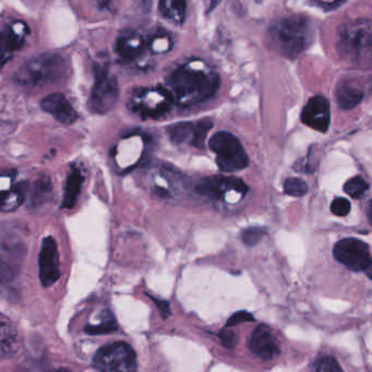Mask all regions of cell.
<instances>
[{
	"label": "cell",
	"mask_w": 372,
	"mask_h": 372,
	"mask_svg": "<svg viewBox=\"0 0 372 372\" xmlns=\"http://www.w3.org/2000/svg\"><path fill=\"white\" fill-rule=\"evenodd\" d=\"M312 369L320 372L342 371L341 366H339L337 360H334L333 357H324V358H321L318 362H315Z\"/></svg>",
	"instance_id": "cell-30"
},
{
	"label": "cell",
	"mask_w": 372,
	"mask_h": 372,
	"mask_svg": "<svg viewBox=\"0 0 372 372\" xmlns=\"http://www.w3.org/2000/svg\"><path fill=\"white\" fill-rule=\"evenodd\" d=\"M250 349L256 356L262 360H274L280 354V347L273 337L269 326L261 324L254 330L249 341Z\"/></svg>",
	"instance_id": "cell-14"
},
{
	"label": "cell",
	"mask_w": 372,
	"mask_h": 372,
	"mask_svg": "<svg viewBox=\"0 0 372 372\" xmlns=\"http://www.w3.org/2000/svg\"><path fill=\"white\" fill-rule=\"evenodd\" d=\"M332 213L337 216H346L351 212V203L347 199L337 198L334 199L331 204Z\"/></svg>",
	"instance_id": "cell-31"
},
{
	"label": "cell",
	"mask_w": 372,
	"mask_h": 372,
	"mask_svg": "<svg viewBox=\"0 0 372 372\" xmlns=\"http://www.w3.org/2000/svg\"><path fill=\"white\" fill-rule=\"evenodd\" d=\"M159 12L172 24H182L186 18V0H159Z\"/></svg>",
	"instance_id": "cell-22"
},
{
	"label": "cell",
	"mask_w": 372,
	"mask_h": 372,
	"mask_svg": "<svg viewBox=\"0 0 372 372\" xmlns=\"http://www.w3.org/2000/svg\"><path fill=\"white\" fill-rule=\"evenodd\" d=\"M252 321H254V317L252 316L251 313L247 312V311H238L229 319L226 326L231 328V326H237V324L252 322Z\"/></svg>",
	"instance_id": "cell-32"
},
{
	"label": "cell",
	"mask_w": 372,
	"mask_h": 372,
	"mask_svg": "<svg viewBox=\"0 0 372 372\" xmlns=\"http://www.w3.org/2000/svg\"><path fill=\"white\" fill-rule=\"evenodd\" d=\"M53 199L52 182L47 176H42L37 178L34 184L31 193V204L33 209L43 208L48 204Z\"/></svg>",
	"instance_id": "cell-21"
},
{
	"label": "cell",
	"mask_w": 372,
	"mask_h": 372,
	"mask_svg": "<svg viewBox=\"0 0 372 372\" xmlns=\"http://www.w3.org/2000/svg\"><path fill=\"white\" fill-rule=\"evenodd\" d=\"M28 193V182L21 181L1 193V211L12 212L24 202Z\"/></svg>",
	"instance_id": "cell-18"
},
{
	"label": "cell",
	"mask_w": 372,
	"mask_h": 372,
	"mask_svg": "<svg viewBox=\"0 0 372 372\" xmlns=\"http://www.w3.org/2000/svg\"><path fill=\"white\" fill-rule=\"evenodd\" d=\"M44 111L64 125H71L78 118L77 112L62 93H54L41 102Z\"/></svg>",
	"instance_id": "cell-15"
},
{
	"label": "cell",
	"mask_w": 372,
	"mask_h": 372,
	"mask_svg": "<svg viewBox=\"0 0 372 372\" xmlns=\"http://www.w3.org/2000/svg\"><path fill=\"white\" fill-rule=\"evenodd\" d=\"M284 191L286 195L301 198L308 193L309 187L303 180L299 178H287L284 182Z\"/></svg>",
	"instance_id": "cell-27"
},
{
	"label": "cell",
	"mask_w": 372,
	"mask_h": 372,
	"mask_svg": "<svg viewBox=\"0 0 372 372\" xmlns=\"http://www.w3.org/2000/svg\"><path fill=\"white\" fill-rule=\"evenodd\" d=\"M96 83L91 92L90 106L96 114H106L113 109L119 96V89L115 78L108 75L106 67L96 66L94 69Z\"/></svg>",
	"instance_id": "cell-9"
},
{
	"label": "cell",
	"mask_w": 372,
	"mask_h": 372,
	"mask_svg": "<svg viewBox=\"0 0 372 372\" xmlns=\"http://www.w3.org/2000/svg\"><path fill=\"white\" fill-rule=\"evenodd\" d=\"M69 71V64L62 55L42 54L21 66L16 81L24 87H46L67 79Z\"/></svg>",
	"instance_id": "cell-4"
},
{
	"label": "cell",
	"mask_w": 372,
	"mask_h": 372,
	"mask_svg": "<svg viewBox=\"0 0 372 372\" xmlns=\"http://www.w3.org/2000/svg\"><path fill=\"white\" fill-rule=\"evenodd\" d=\"M195 191L209 200L234 204L244 198L248 193V187L239 178L212 176L199 181Z\"/></svg>",
	"instance_id": "cell-7"
},
{
	"label": "cell",
	"mask_w": 372,
	"mask_h": 372,
	"mask_svg": "<svg viewBox=\"0 0 372 372\" xmlns=\"http://www.w3.org/2000/svg\"><path fill=\"white\" fill-rule=\"evenodd\" d=\"M83 177L82 172L80 170H72L69 172L64 187V200L62 206L64 209H72L76 206L78 198H79L81 188H82Z\"/></svg>",
	"instance_id": "cell-19"
},
{
	"label": "cell",
	"mask_w": 372,
	"mask_h": 372,
	"mask_svg": "<svg viewBox=\"0 0 372 372\" xmlns=\"http://www.w3.org/2000/svg\"><path fill=\"white\" fill-rule=\"evenodd\" d=\"M209 145L215 153L216 164L222 172H238L249 165V159L242 142L234 134L220 131L210 139Z\"/></svg>",
	"instance_id": "cell-5"
},
{
	"label": "cell",
	"mask_w": 372,
	"mask_h": 372,
	"mask_svg": "<svg viewBox=\"0 0 372 372\" xmlns=\"http://www.w3.org/2000/svg\"><path fill=\"white\" fill-rule=\"evenodd\" d=\"M18 348V334L8 319L1 317V342L0 354L3 358H9Z\"/></svg>",
	"instance_id": "cell-20"
},
{
	"label": "cell",
	"mask_w": 372,
	"mask_h": 372,
	"mask_svg": "<svg viewBox=\"0 0 372 372\" xmlns=\"http://www.w3.org/2000/svg\"><path fill=\"white\" fill-rule=\"evenodd\" d=\"M220 3V0H211V6L210 9H209V11L213 10L214 8H215L216 6Z\"/></svg>",
	"instance_id": "cell-38"
},
{
	"label": "cell",
	"mask_w": 372,
	"mask_h": 372,
	"mask_svg": "<svg viewBox=\"0 0 372 372\" xmlns=\"http://www.w3.org/2000/svg\"><path fill=\"white\" fill-rule=\"evenodd\" d=\"M265 231L261 227H249L244 231L242 233V242L247 245V246H254L261 240L262 237L265 236Z\"/></svg>",
	"instance_id": "cell-29"
},
{
	"label": "cell",
	"mask_w": 372,
	"mask_h": 372,
	"mask_svg": "<svg viewBox=\"0 0 372 372\" xmlns=\"http://www.w3.org/2000/svg\"><path fill=\"white\" fill-rule=\"evenodd\" d=\"M213 127V121L210 118L201 119L195 123V141L193 147L203 149L206 143L209 131Z\"/></svg>",
	"instance_id": "cell-28"
},
{
	"label": "cell",
	"mask_w": 372,
	"mask_h": 372,
	"mask_svg": "<svg viewBox=\"0 0 372 372\" xmlns=\"http://www.w3.org/2000/svg\"><path fill=\"white\" fill-rule=\"evenodd\" d=\"M167 134L175 144L195 145V123H178L167 128Z\"/></svg>",
	"instance_id": "cell-23"
},
{
	"label": "cell",
	"mask_w": 372,
	"mask_h": 372,
	"mask_svg": "<svg viewBox=\"0 0 372 372\" xmlns=\"http://www.w3.org/2000/svg\"><path fill=\"white\" fill-rule=\"evenodd\" d=\"M337 48L345 60L357 67H372V22L367 19L348 21L337 33Z\"/></svg>",
	"instance_id": "cell-3"
},
{
	"label": "cell",
	"mask_w": 372,
	"mask_h": 372,
	"mask_svg": "<svg viewBox=\"0 0 372 372\" xmlns=\"http://www.w3.org/2000/svg\"><path fill=\"white\" fill-rule=\"evenodd\" d=\"M316 168L317 163L313 161L312 154H309L305 159H301L295 166V170H298V172H305V174H311Z\"/></svg>",
	"instance_id": "cell-33"
},
{
	"label": "cell",
	"mask_w": 372,
	"mask_h": 372,
	"mask_svg": "<svg viewBox=\"0 0 372 372\" xmlns=\"http://www.w3.org/2000/svg\"><path fill=\"white\" fill-rule=\"evenodd\" d=\"M368 215H369V221L371 222L372 224V201L370 202L369 204V210H368Z\"/></svg>",
	"instance_id": "cell-39"
},
{
	"label": "cell",
	"mask_w": 372,
	"mask_h": 372,
	"mask_svg": "<svg viewBox=\"0 0 372 372\" xmlns=\"http://www.w3.org/2000/svg\"><path fill=\"white\" fill-rule=\"evenodd\" d=\"M335 98H337L339 107L343 109H351L360 104L364 98V92L353 83L348 81H342L337 85Z\"/></svg>",
	"instance_id": "cell-17"
},
{
	"label": "cell",
	"mask_w": 372,
	"mask_h": 372,
	"mask_svg": "<svg viewBox=\"0 0 372 372\" xmlns=\"http://www.w3.org/2000/svg\"><path fill=\"white\" fill-rule=\"evenodd\" d=\"M117 328L118 326H117L115 317L109 311H103L98 324L87 326L85 331L90 335H105V334L117 331Z\"/></svg>",
	"instance_id": "cell-25"
},
{
	"label": "cell",
	"mask_w": 372,
	"mask_h": 372,
	"mask_svg": "<svg viewBox=\"0 0 372 372\" xmlns=\"http://www.w3.org/2000/svg\"><path fill=\"white\" fill-rule=\"evenodd\" d=\"M145 182L159 198L175 199L187 191L185 175L166 163H155L145 172Z\"/></svg>",
	"instance_id": "cell-6"
},
{
	"label": "cell",
	"mask_w": 372,
	"mask_h": 372,
	"mask_svg": "<svg viewBox=\"0 0 372 372\" xmlns=\"http://www.w3.org/2000/svg\"><path fill=\"white\" fill-rule=\"evenodd\" d=\"M93 367L100 371H134L138 367L136 355L132 347L123 342L98 349L92 360Z\"/></svg>",
	"instance_id": "cell-8"
},
{
	"label": "cell",
	"mask_w": 372,
	"mask_h": 372,
	"mask_svg": "<svg viewBox=\"0 0 372 372\" xmlns=\"http://www.w3.org/2000/svg\"><path fill=\"white\" fill-rule=\"evenodd\" d=\"M152 3L153 0H134V5L142 13H149L151 11Z\"/></svg>",
	"instance_id": "cell-35"
},
{
	"label": "cell",
	"mask_w": 372,
	"mask_h": 372,
	"mask_svg": "<svg viewBox=\"0 0 372 372\" xmlns=\"http://www.w3.org/2000/svg\"><path fill=\"white\" fill-rule=\"evenodd\" d=\"M39 280L44 287L54 285L60 277V263L56 240L52 236L42 242L39 256Z\"/></svg>",
	"instance_id": "cell-12"
},
{
	"label": "cell",
	"mask_w": 372,
	"mask_h": 372,
	"mask_svg": "<svg viewBox=\"0 0 372 372\" xmlns=\"http://www.w3.org/2000/svg\"><path fill=\"white\" fill-rule=\"evenodd\" d=\"M315 1H317L319 5L322 6L324 8H333V7L339 5L344 0H315Z\"/></svg>",
	"instance_id": "cell-37"
},
{
	"label": "cell",
	"mask_w": 372,
	"mask_h": 372,
	"mask_svg": "<svg viewBox=\"0 0 372 372\" xmlns=\"http://www.w3.org/2000/svg\"><path fill=\"white\" fill-rule=\"evenodd\" d=\"M330 104L324 96H316L308 100L301 112V121L319 132H326L330 126Z\"/></svg>",
	"instance_id": "cell-13"
},
{
	"label": "cell",
	"mask_w": 372,
	"mask_h": 372,
	"mask_svg": "<svg viewBox=\"0 0 372 372\" xmlns=\"http://www.w3.org/2000/svg\"><path fill=\"white\" fill-rule=\"evenodd\" d=\"M220 76L202 62H191L175 70L167 79L175 103L191 106L215 96L220 89Z\"/></svg>",
	"instance_id": "cell-1"
},
{
	"label": "cell",
	"mask_w": 372,
	"mask_h": 372,
	"mask_svg": "<svg viewBox=\"0 0 372 372\" xmlns=\"http://www.w3.org/2000/svg\"><path fill=\"white\" fill-rule=\"evenodd\" d=\"M18 24L16 26H8L3 31L1 37V54H3V62L5 64L6 57L11 53L16 52L17 49L22 46L24 42V36L19 33Z\"/></svg>",
	"instance_id": "cell-24"
},
{
	"label": "cell",
	"mask_w": 372,
	"mask_h": 372,
	"mask_svg": "<svg viewBox=\"0 0 372 372\" xmlns=\"http://www.w3.org/2000/svg\"><path fill=\"white\" fill-rule=\"evenodd\" d=\"M144 48V39L136 34L121 36L116 43V52L125 60H136L143 53Z\"/></svg>",
	"instance_id": "cell-16"
},
{
	"label": "cell",
	"mask_w": 372,
	"mask_h": 372,
	"mask_svg": "<svg viewBox=\"0 0 372 372\" xmlns=\"http://www.w3.org/2000/svg\"><path fill=\"white\" fill-rule=\"evenodd\" d=\"M174 98L167 89L139 91L131 100L134 113L143 118H159L170 111L174 104Z\"/></svg>",
	"instance_id": "cell-11"
},
{
	"label": "cell",
	"mask_w": 372,
	"mask_h": 372,
	"mask_svg": "<svg viewBox=\"0 0 372 372\" xmlns=\"http://www.w3.org/2000/svg\"><path fill=\"white\" fill-rule=\"evenodd\" d=\"M368 189H369L368 182L360 176L351 178L344 185L345 193L354 199L362 198V195L367 193Z\"/></svg>",
	"instance_id": "cell-26"
},
{
	"label": "cell",
	"mask_w": 372,
	"mask_h": 372,
	"mask_svg": "<svg viewBox=\"0 0 372 372\" xmlns=\"http://www.w3.org/2000/svg\"><path fill=\"white\" fill-rule=\"evenodd\" d=\"M153 301H155V305L159 307V310H161V312L163 313V317H164V318H167V317L170 316V305H168V303H167V301H159V299H157V298H153Z\"/></svg>",
	"instance_id": "cell-36"
},
{
	"label": "cell",
	"mask_w": 372,
	"mask_h": 372,
	"mask_svg": "<svg viewBox=\"0 0 372 372\" xmlns=\"http://www.w3.org/2000/svg\"><path fill=\"white\" fill-rule=\"evenodd\" d=\"M220 339H221L222 344L226 347V348L233 349L236 347L237 345V337L234 331L227 329H224L223 331L220 333Z\"/></svg>",
	"instance_id": "cell-34"
},
{
	"label": "cell",
	"mask_w": 372,
	"mask_h": 372,
	"mask_svg": "<svg viewBox=\"0 0 372 372\" xmlns=\"http://www.w3.org/2000/svg\"><path fill=\"white\" fill-rule=\"evenodd\" d=\"M315 37V28L308 18L290 16L275 21L267 32L269 46L275 52L295 60L310 46Z\"/></svg>",
	"instance_id": "cell-2"
},
{
	"label": "cell",
	"mask_w": 372,
	"mask_h": 372,
	"mask_svg": "<svg viewBox=\"0 0 372 372\" xmlns=\"http://www.w3.org/2000/svg\"><path fill=\"white\" fill-rule=\"evenodd\" d=\"M334 258L354 272H367L372 257L367 244L356 238L342 239L334 246Z\"/></svg>",
	"instance_id": "cell-10"
}]
</instances>
